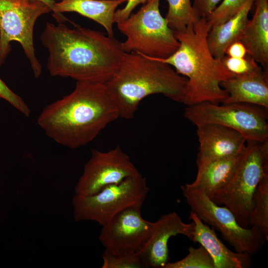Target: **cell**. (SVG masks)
Instances as JSON below:
<instances>
[{
	"label": "cell",
	"mask_w": 268,
	"mask_h": 268,
	"mask_svg": "<svg viewBox=\"0 0 268 268\" xmlns=\"http://www.w3.org/2000/svg\"><path fill=\"white\" fill-rule=\"evenodd\" d=\"M102 268H142L146 266L138 253H114L105 250Z\"/></svg>",
	"instance_id": "24"
},
{
	"label": "cell",
	"mask_w": 268,
	"mask_h": 268,
	"mask_svg": "<svg viewBox=\"0 0 268 268\" xmlns=\"http://www.w3.org/2000/svg\"><path fill=\"white\" fill-rule=\"evenodd\" d=\"M147 0H127L126 5L122 8L116 10L114 16L115 23H119L127 19L134 9L140 4H144Z\"/></svg>",
	"instance_id": "29"
},
{
	"label": "cell",
	"mask_w": 268,
	"mask_h": 268,
	"mask_svg": "<svg viewBox=\"0 0 268 268\" xmlns=\"http://www.w3.org/2000/svg\"><path fill=\"white\" fill-rule=\"evenodd\" d=\"M168 10L165 18L173 31H182L189 25L197 22L201 17L190 0H167Z\"/></svg>",
	"instance_id": "22"
},
{
	"label": "cell",
	"mask_w": 268,
	"mask_h": 268,
	"mask_svg": "<svg viewBox=\"0 0 268 268\" xmlns=\"http://www.w3.org/2000/svg\"><path fill=\"white\" fill-rule=\"evenodd\" d=\"M222 0H193V6L201 18H206Z\"/></svg>",
	"instance_id": "28"
},
{
	"label": "cell",
	"mask_w": 268,
	"mask_h": 268,
	"mask_svg": "<svg viewBox=\"0 0 268 268\" xmlns=\"http://www.w3.org/2000/svg\"><path fill=\"white\" fill-rule=\"evenodd\" d=\"M0 98L7 101L13 107L26 117H29L31 111L25 101L13 92L0 78Z\"/></svg>",
	"instance_id": "27"
},
{
	"label": "cell",
	"mask_w": 268,
	"mask_h": 268,
	"mask_svg": "<svg viewBox=\"0 0 268 268\" xmlns=\"http://www.w3.org/2000/svg\"><path fill=\"white\" fill-rule=\"evenodd\" d=\"M53 16L58 23L69 21L62 13L74 12L99 24L114 37L113 26L118 7L127 0H54Z\"/></svg>",
	"instance_id": "17"
},
{
	"label": "cell",
	"mask_w": 268,
	"mask_h": 268,
	"mask_svg": "<svg viewBox=\"0 0 268 268\" xmlns=\"http://www.w3.org/2000/svg\"><path fill=\"white\" fill-rule=\"evenodd\" d=\"M187 78L171 66L134 52L124 54L115 73L105 84L120 118L132 119L141 100L156 94L182 103Z\"/></svg>",
	"instance_id": "4"
},
{
	"label": "cell",
	"mask_w": 268,
	"mask_h": 268,
	"mask_svg": "<svg viewBox=\"0 0 268 268\" xmlns=\"http://www.w3.org/2000/svg\"><path fill=\"white\" fill-rule=\"evenodd\" d=\"M193 231V222H184L176 212L160 217L155 221L147 242L138 253L146 268H164L170 260L168 248L170 238L181 234L192 241Z\"/></svg>",
	"instance_id": "13"
},
{
	"label": "cell",
	"mask_w": 268,
	"mask_h": 268,
	"mask_svg": "<svg viewBox=\"0 0 268 268\" xmlns=\"http://www.w3.org/2000/svg\"><path fill=\"white\" fill-rule=\"evenodd\" d=\"M221 86L228 94L222 104L244 103L268 109V73L260 66L228 78Z\"/></svg>",
	"instance_id": "15"
},
{
	"label": "cell",
	"mask_w": 268,
	"mask_h": 268,
	"mask_svg": "<svg viewBox=\"0 0 268 268\" xmlns=\"http://www.w3.org/2000/svg\"><path fill=\"white\" fill-rule=\"evenodd\" d=\"M255 0H246L240 10L223 23L212 26L207 36V43L212 55L222 59L232 43L240 41L248 22V15Z\"/></svg>",
	"instance_id": "19"
},
{
	"label": "cell",
	"mask_w": 268,
	"mask_h": 268,
	"mask_svg": "<svg viewBox=\"0 0 268 268\" xmlns=\"http://www.w3.org/2000/svg\"><path fill=\"white\" fill-rule=\"evenodd\" d=\"M141 207L126 208L102 225L99 238L106 250L114 253H138L140 251L155 224V222L143 218Z\"/></svg>",
	"instance_id": "12"
},
{
	"label": "cell",
	"mask_w": 268,
	"mask_h": 268,
	"mask_svg": "<svg viewBox=\"0 0 268 268\" xmlns=\"http://www.w3.org/2000/svg\"><path fill=\"white\" fill-rule=\"evenodd\" d=\"M199 142L197 164L241 153L247 139L239 132L216 124L197 126Z\"/></svg>",
	"instance_id": "14"
},
{
	"label": "cell",
	"mask_w": 268,
	"mask_h": 268,
	"mask_svg": "<svg viewBox=\"0 0 268 268\" xmlns=\"http://www.w3.org/2000/svg\"><path fill=\"white\" fill-rule=\"evenodd\" d=\"M181 189L191 211L204 224L219 231L235 251L252 256L267 241L257 228L241 226L230 209L215 203L202 190L189 184L182 186Z\"/></svg>",
	"instance_id": "8"
},
{
	"label": "cell",
	"mask_w": 268,
	"mask_h": 268,
	"mask_svg": "<svg viewBox=\"0 0 268 268\" xmlns=\"http://www.w3.org/2000/svg\"><path fill=\"white\" fill-rule=\"evenodd\" d=\"M243 151L235 156L198 164L195 180L189 185L202 190L209 198L223 188L232 177Z\"/></svg>",
	"instance_id": "20"
},
{
	"label": "cell",
	"mask_w": 268,
	"mask_h": 268,
	"mask_svg": "<svg viewBox=\"0 0 268 268\" xmlns=\"http://www.w3.org/2000/svg\"><path fill=\"white\" fill-rule=\"evenodd\" d=\"M222 61L226 69L234 75L248 73L259 66L254 59L247 55L243 58L225 56Z\"/></svg>",
	"instance_id": "26"
},
{
	"label": "cell",
	"mask_w": 268,
	"mask_h": 268,
	"mask_svg": "<svg viewBox=\"0 0 268 268\" xmlns=\"http://www.w3.org/2000/svg\"><path fill=\"white\" fill-rule=\"evenodd\" d=\"M255 2L254 14L249 19L240 41L247 55L268 70V0H255Z\"/></svg>",
	"instance_id": "18"
},
{
	"label": "cell",
	"mask_w": 268,
	"mask_h": 268,
	"mask_svg": "<svg viewBox=\"0 0 268 268\" xmlns=\"http://www.w3.org/2000/svg\"><path fill=\"white\" fill-rule=\"evenodd\" d=\"M40 39L47 49L51 75L76 81L105 83L118 69L124 53L121 42L100 31L64 22H47Z\"/></svg>",
	"instance_id": "1"
},
{
	"label": "cell",
	"mask_w": 268,
	"mask_h": 268,
	"mask_svg": "<svg viewBox=\"0 0 268 268\" xmlns=\"http://www.w3.org/2000/svg\"><path fill=\"white\" fill-rule=\"evenodd\" d=\"M210 28L206 18L201 17L183 30L173 31L179 42L177 50L166 58H151L187 78L182 101L186 106L203 102L219 104L228 96L221 83L234 75L211 54L207 43Z\"/></svg>",
	"instance_id": "3"
},
{
	"label": "cell",
	"mask_w": 268,
	"mask_h": 268,
	"mask_svg": "<svg viewBox=\"0 0 268 268\" xmlns=\"http://www.w3.org/2000/svg\"><path fill=\"white\" fill-rule=\"evenodd\" d=\"M246 0H222L206 18L211 27L224 23L241 9Z\"/></svg>",
	"instance_id": "25"
},
{
	"label": "cell",
	"mask_w": 268,
	"mask_h": 268,
	"mask_svg": "<svg viewBox=\"0 0 268 268\" xmlns=\"http://www.w3.org/2000/svg\"><path fill=\"white\" fill-rule=\"evenodd\" d=\"M219 104L203 102L187 106L184 116L196 126L219 124L239 132L247 140H268V108L244 103Z\"/></svg>",
	"instance_id": "10"
},
{
	"label": "cell",
	"mask_w": 268,
	"mask_h": 268,
	"mask_svg": "<svg viewBox=\"0 0 268 268\" xmlns=\"http://www.w3.org/2000/svg\"><path fill=\"white\" fill-rule=\"evenodd\" d=\"M267 174L268 140H247L232 177L210 199L230 209L241 226L249 228L253 197L260 181Z\"/></svg>",
	"instance_id": "5"
},
{
	"label": "cell",
	"mask_w": 268,
	"mask_h": 268,
	"mask_svg": "<svg viewBox=\"0 0 268 268\" xmlns=\"http://www.w3.org/2000/svg\"><path fill=\"white\" fill-rule=\"evenodd\" d=\"M32 0L40 1L44 3L51 9V11L53 12L54 5L56 2L55 0Z\"/></svg>",
	"instance_id": "31"
},
{
	"label": "cell",
	"mask_w": 268,
	"mask_h": 268,
	"mask_svg": "<svg viewBox=\"0 0 268 268\" xmlns=\"http://www.w3.org/2000/svg\"><path fill=\"white\" fill-rule=\"evenodd\" d=\"M251 227L257 228L268 239V174L260 181L254 193L250 213Z\"/></svg>",
	"instance_id": "21"
},
{
	"label": "cell",
	"mask_w": 268,
	"mask_h": 268,
	"mask_svg": "<svg viewBox=\"0 0 268 268\" xmlns=\"http://www.w3.org/2000/svg\"><path fill=\"white\" fill-rule=\"evenodd\" d=\"M149 192L146 180L141 174L107 186L95 195L75 194L72 199L76 221H94L103 225L123 209L141 206Z\"/></svg>",
	"instance_id": "9"
},
{
	"label": "cell",
	"mask_w": 268,
	"mask_h": 268,
	"mask_svg": "<svg viewBox=\"0 0 268 268\" xmlns=\"http://www.w3.org/2000/svg\"><path fill=\"white\" fill-rule=\"evenodd\" d=\"M188 254L175 262H168L164 268H215L213 260L205 249L201 245L190 247Z\"/></svg>",
	"instance_id": "23"
},
{
	"label": "cell",
	"mask_w": 268,
	"mask_h": 268,
	"mask_svg": "<svg viewBox=\"0 0 268 268\" xmlns=\"http://www.w3.org/2000/svg\"><path fill=\"white\" fill-rule=\"evenodd\" d=\"M51 11L44 3L32 0H0V67L11 50V43L18 42L27 58L35 77L42 72L33 41L34 25L38 18Z\"/></svg>",
	"instance_id": "7"
},
{
	"label": "cell",
	"mask_w": 268,
	"mask_h": 268,
	"mask_svg": "<svg viewBox=\"0 0 268 268\" xmlns=\"http://www.w3.org/2000/svg\"><path fill=\"white\" fill-rule=\"evenodd\" d=\"M160 0H147L135 13L117 23L126 37L121 42L123 51L164 59L178 48L179 42L160 13Z\"/></svg>",
	"instance_id": "6"
},
{
	"label": "cell",
	"mask_w": 268,
	"mask_h": 268,
	"mask_svg": "<svg viewBox=\"0 0 268 268\" xmlns=\"http://www.w3.org/2000/svg\"><path fill=\"white\" fill-rule=\"evenodd\" d=\"M232 58H243L247 55L246 49L240 41L230 45L225 51V55Z\"/></svg>",
	"instance_id": "30"
},
{
	"label": "cell",
	"mask_w": 268,
	"mask_h": 268,
	"mask_svg": "<svg viewBox=\"0 0 268 268\" xmlns=\"http://www.w3.org/2000/svg\"><path fill=\"white\" fill-rule=\"evenodd\" d=\"M119 118L104 83L78 81L70 93L43 109L37 124L56 142L75 149L91 142Z\"/></svg>",
	"instance_id": "2"
},
{
	"label": "cell",
	"mask_w": 268,
	"mask_h": 268,
	"mask_svg": "<svg viewBox=\"0 0 268 268\" xmlns=\"http://www.w3.org/2000/svg\"><path fill=\"white\" fill-rule=\"evenodd\" d=\"M189 219L194 223L192 241L205 249L213 260L215 268H248L252 266L251 255L230 250L217 237L214 229L204 224L192 211Z\"/></svg>",
	"instance_id": "16"
},
{
	"label": "cell",
	"mask_w": 268,
	"mask_h": 268,
	"mask_svg": "<svg viewBox=\"0 0 268 268\" xmlns=\"http://www.w3.org/2000/svg\"><path fill=\"white\" fill-rule=\"evenodd\" d=\"M139 174L130 157L120 146L107 151L92 149L75 185V194L95 195L107 186Z\"/></svg>",
	"instance_id": "11"
}]
</instances>
